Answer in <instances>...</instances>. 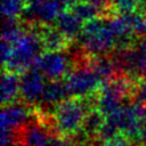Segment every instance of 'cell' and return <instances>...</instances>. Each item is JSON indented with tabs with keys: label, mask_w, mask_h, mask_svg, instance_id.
<instances>
[{
	"label": "cell",
	"mask_w": 146,
	"mask_h": 146,
	"mask_svg": "<svg viewBox=\"0 0 146 146\" xmlns=\"http://www.w3.org/2000/svg\"><path fill=\"white\" fill-rule=\"evenodd\" d=\"M54 25L71 42L76 41L79 39L83 29V22L68 8L58 15L56 21L54 22Z\"/></svg>",
	"instance_id": "obj_10"
},
{
	"label": "cell",
	"mask_w": 146,
	"mask_h": 146,
	"mask_svg": "<svg viewBox=\"0 0 146 146\" xmlns=\"http://www.w3.org/2000/svg\"><path fill=\"white\" fill-rule=\"evenodd\" d=\"M145 16H146V15H145Z\"/></svg>",
	"instance_id": "obj_26"
},
{
	"label": "cell",
	"mask_w": 146,
	"mask_h": 146,
	"mask_svg": "<svg viewBox=\"0 0 146 146\" xmlns=\"http://www.w3.org/2000/svg\"><path fill=\"white\" fill-rule=\"evenodd\" d=\"M132 102L138 104H146V80L145 79H141L139 81L136 88Z\"/></svg>",
	"instance_id": "obj_20"
},
{
	"label": "cell",
	"mask_w": 146,
	"mask_h": 146,
	"mask_svg": "<svg viewBox=\"0 0 146 146\" xmlns=\"http://www.w3.org/2000/svg\"><path fill=\"white\" fill-rule=\"evenodd\" d=\"M88 56L79 62L71 73L64 79L71 97H87L96 94L102 81L88 64Z\"/></svg>",
	"instance_id": "obj_5"
},
{
	"label": "cell",
	"mask_w": 146,
	"mask_h": 146,
	"mask_svg": "<svg viewBox=\"0 0 146 146\" xmlns=\"http://www.w3.org/2000/svg\"><path fill=\"white\" fill-rule=\"evenodd\" d=\"M140 76L146 80V58H145V60L143 63V66H141V70H140Z\"/></svg>",
	"instance_id": "obj_24"
},
{
	"label": "cell",
	"mask_w": 146,
	"mask_h": 146,
	"mask_svg": "<svg viewBox=\"0 0 146 146\" xmlns=\"http://www.w3.org/2000/svg\"><path fill=\"white\" fill-rule=\"evenodd\" d=\"M88 64L97 74L102 83L107 82L115 76L120 75L116 68V65L113 60V57L107 55H99V56H88Z\"/></svg>",
	"instance_id": "obj_11"
},
{
	"label": "cell",
	"mask_w": 146,
	"mask_h": 146,
	"mask_svg": "<svg viewBox=\"0 0 146 146\" xmlns=\"http://www.w3.org/2000/svg\"><path fill=\"white\" fill-rule=\"evenodd\" d=\"M68 9L73 11L83 23L104 15L103 11L96 5L88 0H80L78 2H74L68 6Z\"/></svg>",
	"instance_id": "obj_14"
},
{
	"label": "cell",
	"mask_w": 146,
	"mask_h": 146,
	"mask_svg": "<svg viewBox=\"0 0 146 146\" xmlns=\"http://www.w3.org/2000/svg\"><path fill=\"white\" fill-rule=\"evenodd\" d=\"M106 121V115L97 107L87 112L81 129L89 136L91 140L98 139L99 132Z\"/></svg>",
	"instance_id": "obj_13"
},
{
	"label": "cell",
	"mask_w": 146,
	"mask_h": 146,
	"mask_svg": "<svg viewBox=\"0 0 146 146\" xmlns=\"http://www.w3.org/2000/svg\"><path fill=\"white\" fill-rule=\"evenodd\" d=\"M43 51L44 48L39 34L27 26L25 33L13 42V51L9 59L3 64V70L22 74L34 65Z\"/></svg>",
	"instance_id": "obj_2"
},
{
	"label": "cell",
	"mask_w": 146,
	"mask_h": 146,
	"mask_svg": "<svg viewBox=\"0 0 146 146\" xmlns=\"http://www.w3.org/2000/svg\"><path fill=\"white\" fill-rule=\"evenodd\" d=\"M32 27L40 36L44 51L66 50L71 46V41L54 25V24H26Z\"/></svg>",
	"instance_id": "obj_9"
},
{
	"label": "cell",
	"mask_w": 146,
	"mask_h": 146,
	"mask_svg": "<svg viewBox=\"0 0 146 146\" xmlns=\"http://www.w3.org/2000/svg\"><path fill=\"white\" fill-rule=\"evenodd\" d=\"M34 115V106L18 99L2 106L1 112V146L15 145V132Z\"/></svg>",
	"instance_id": "obj_3"
},
{
	"label": "cell",
	"mask_w": 146,
	"mask_h": 146,
	"mask_svg": "<svg viewBox=\"0 0 146 146\" xmlns=\"http://www.w3.org/2000/svg\"><path fill=\"white\" fill-rule=\"evenodd\" d=\"M137 11L146 15V0H138L137 1Z\"/></svg>",
	"instance_id": "obj_22"
},
{
	"label": "cell",
	"mask_w": 146,
	"mask_h": 146,
	"mask_svg": "<svg viewBox=\"0 0 146 146\" xmlns=\"http://www.w3.org/2000/svg\"><path fill=\"white\" fill-rule=\"evenodd\" d=\"M27 30V26L25 23L19 22L18 18H8L3 17V24H2V40L15 42L19 36H22L25 31Z\"/></svg>",
	"instance_id": "obj_15"
},
{
	"label": "cell",
	"mask_w": 146,
	"mask_h": 146,
	"mask_svg": "<svg viewBox=\"0 0 146 146\" xmlns=\"http://www.w3.org/2000/svg\"><path fill=\"white\" fill-rule=\"evenodd\" d=\"M75 66V58L72 52L43 51L35 60L32 67L36 68L47 81L64 80Z\"/></svg>",
	"instance_id": "obj_4"
},
{
	"label": "cell",
	"mask_w": 146,
	"mask_h": 146,
	"mask_svg": "<svg viewBox=\"0 0 146 146\" xmlns=\"http://www.w3.org/2000/svg\"><path fill=\"white\" fill-rule=\"evenodd\" d=\"M70 97L71 95L68 92L65 80H50L47 81L42 97L39 104L34 107L43 114L51 115L55 108Z\"/></svg>",
	"instance_id": "obj_8"
},
{
	"label": "cell",
	"mask_w": 146,
	"mask_h": 146,
	"mask_svg": "<svg viewBox=\"0 0 146 146\" xmlns=\"http://www.w3.org/2000/svg\"><path fill=\"white\" fill-rule=\"evenodd\" d=\"M97 107V92L87 97H71L52 113V128L57 136L71 139L82 127L88 111Z\"/></svg>",
	"instance_id": "obj_1"
},
{
	"label": "cell",
	"mask_w": 146,
	"mask_h": 146,
	"mask_svg": "<svg viewBox=\"0 0 146 146\" xmlns=\"http://www.w3.org/2000/svg\"><path fill=\"white\" fill-rule=\"evenodd\" d=\"M13 146H17V145H13Z\"/></svg>",
	"instance_id": "obj_25"
},
{
	"label": "cell",
	"mask_w": 146,
	"mask_h": 146,
	"mask_svg": "<svg viewBox=\"0 0 146 146\" xmlns=\"http://www.w3.org/2000/svg\"><path fill=\"white\" fill-rule=\"evenodd\" d=\"M68 6L66 0H27V7L21 18L25 24H54Z\"/></svg>",
	"instance_id": "obj_6"
},
{
	"label": "cell",
	"mask_w": 146,
	"mask_h": 146,
	"mask_svg": "<svg viewBox=\"0 0 146 146\" xmlns=\"http://www.w3.org/2000/svg\"><path fill=\"white\" fill-rule=\"evenodd\" d=\"M124 16L128 24L132 29L133 33L138 38L146 36V16L144 14H140L138 11L128 14V15H121Z\"/></svg>",
	"instance_id": "obj_17"
},
{
	"label": "cell",
	"mask_w": 146,
	"mask_h": 146,
	"mask_svg": "<svg viewBox=\"0 0 146 146\" xmlns=\"http://www.w3.org/2000/svg\"><path fill=\"white\" fill-rule=\"evenodd\" d=\"M103 141L106 144V146H137L135 141L123 132H120L115 137Z\"/></svg>",
	"instance_id": "obj_19"
},
{
	"label": "cell",
	"mask_w": 146,
	"mask_h": 146,
	"mask_svg": "<svg viewBox=\"0 0 146 146\" xmlns=\"http://www.w3.org/2000/svg\"><path fill=\"white\" fill-rule=\"evenodd\" d=\"M44 76L34 67L21 74L19 99L31 106H36L42 97L46 81Z\"/></svg>",
	"instance_id": "obj_7"
},
{
	"label": "cell",
	"mask_w": 146,
	"mask_h": 146,
	"mask_svg": "<svg viewBox=\"0 0 146 146\" xmlns=\"http://www.w3.org/2000/svg\"><path fill=\"white\" fill-rule=\"evenodd\" d=\"M21 75L10 71H5L1 78V103L2 106L19 99Z\"/></svg>",
	"instance_id": "obj_12"
},
{
	"label": "cell",
	"mask_w": 146,
	"mask_h": 146,
	"mask_svg": "<svg viewBox=\"0 0 146 146\" xmlns=\"http://www.w3.org/2000/svg\"><path fill=\"white\" fill-rule=\"evenodd\" d=\"M89 146H106V144L100 139H95L89 144Z\"/></svg>",
	"instance_id": "obj_23"
},
{
	"label": "cell",
	"mask_w": 146,
	"mask_h": 146,
	"mask_svg": "<svg viewBox=\"0 0 146 146\" xmlns=\"http://www.w3.org/2000/svg\"><path fill=\"white\" fill-rule=\"evenodd\" d=\"M27 7V0H1V11L3 17L19 18Z\"/></svg>",
	"instance_id": "obj_16"
},
{
	"label": "cell",
	"mask_w": 146,
	"mask_h": 146,
	"mask_svg": "<svg viewBox=\"0 0 146 146\" xmlns=\"http://www.w3.org/2000/svg\"><path fill=\"white\" fill-rule=\"evenodd\" d=\"M90 2H92L94 5H96L104 15H108L110 14V0H88Z\"/></svg>",
	"instance_id": "obj_21"
},
{
	"label": "cell",
	"mask_w": 146,
	"mask_h": 146,
	"mask_svg": "<svg viewBox=\"0 0 146 146\" xmlns=\"http://www.w3.org/2000/svg\"><path fill=\"white\" fill-rule=\"evenodd\" d=\"M138 0H110L108 15H128L137 11Z\"/></svg>",
	"instance_id": "obj_18"
}]
</instances>
